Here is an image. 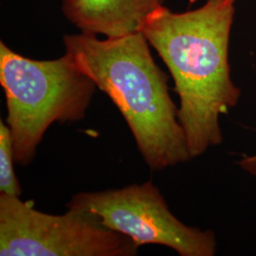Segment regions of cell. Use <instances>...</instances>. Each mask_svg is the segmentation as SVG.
Returning a JSON list of instances; mask_svg holds the SVG:
<instances>
[{
    "instance_id": "1",
    "label": "cell",
    "mask_w": 256,
    "mask_h": 256,
    "mask_svg": "<svg viewBox=\"0 0 256 256\" xmlns=\"http://www.w3.org/2000/svg\"><path fill=\"white\" fill-rule=\"evenodd\" d=\"M234 0H207L198 9L156 10L142 28L164 62L180 99L178 120L192 158L223 142L220 117L238 106L229 44Z\"/></svg>"
},
{
    "instance_id": "2",
    "label": "cell",
    "mask_w": 256,
    "mask_h": 256,
    "mask_svg": "<svg viewBox=\"0 0 256 256\" xmlns=\"http://www.w3.org/2000/svg\"><path fill=\"white\" fill-rule=\"evenodd\" d=\"M64 44L66 54L117 106L151 170L192 160L168 76L142 32L104 40L82 32L64 36Z\"/></svg>"
},
{
    "instance_id": "3",
    "label": "cell",
    "mask_w": 256,
    "mask_h": 256,
    "mask_svg": "<svg viewBox=\"0 0 256 256\" xmlns=\"http://www.w3.org/2000/svg\"><path fill=\"white\" fill-rule=\"evenodd\" d=\"M0 84L7 106V124L16 162L30 164L52 124L82 120L96 84L64 54L34 60L0 42Z\"/></svg>"
},
{
    "instance_id": "4",
    "label": "cell",
    "mask_w": 256,
    "mask_h": 256,
    "mask_svg": "<svg viewBox=\"0 0 256 256\" xmlns=\"http://www.w3.org/2000/svg\"><path fill=\"white\" fill-rule=\"evenodd\" d=\"M138 250L132 239L88 212L46 214L0 192L1 256H135Z\"/></svg>"
},
{
    "instance_id": "5",
    "label": "cell",
    "mask_w": 256,
    "mask_h": 256,
    "mask_svg": "<svg viewBox=\"0 0 256 256\" xmlns=\"http://www.w3.org/2000/svg\"><path fill=\"white\" fill-rule=\"evenodd\" d=\"M68 209L88 212L106 227L132 239L138 246L160 245L180 256H214L218 240L212 230L187 226L169 209L164 196L151 182L122 189L80 192Z\"/></svg>"
},
{
    "instance_id": "6",
    "label": "cell",
    "mask_w": 256,
    "mask_h": 256,
    "mask_svg": "<svg viewBox=\"0 0 256 256\" xmlns=\"http://www.w3.org/2000/svg\"><path fill=\"white\" fill-rule=\"evenodd\" d=\"M165 0H63L64 16L88 34L116 38L135 34Z\"/></svg>"
},
{
    "instance_id": "7",
    "label": "cell",
    "mask_w": 256,
    "mask_h": 256,
    "mask_svg": "<svg viewBox=\"0 0 256 256\" xmlns=\"http://www.w3.org/2000/svg\"><path fill=\"white\" fill-rule=\"evenodd\" d=\"M14 152L10 128L0 120V192L21 196V187L14 173Z\"/></svg>"
},
{
    "instance_id": "8",
    "label": "cell",
    "mask_w": 256,
    "mask_h": 256,
    "mask_svg": "<svg viewBox=\"0 0 256 256\" xmlns=\"http://www.w3.org/2000/svg\"><path fill=\"white\" fill-rule=\"evenodd\" d=\"M238 164L244 172L256 178V154L244 156L239 160Z\"/></svg>"
},
{
    "instance_id": "9",
    "label": "cell",
    "mask_w": 256,
    "mask_h": 256,
    "mask_svg": "<svg viewBox=\"0 0 256 256\" xmlns=\"http://www.w3.org/2000/svg\"><path fill=\"white\" fill-rule=\"evenodd\" d=\"M234 1H236V0H234Z\"/></svg>"
}]
</instances>
